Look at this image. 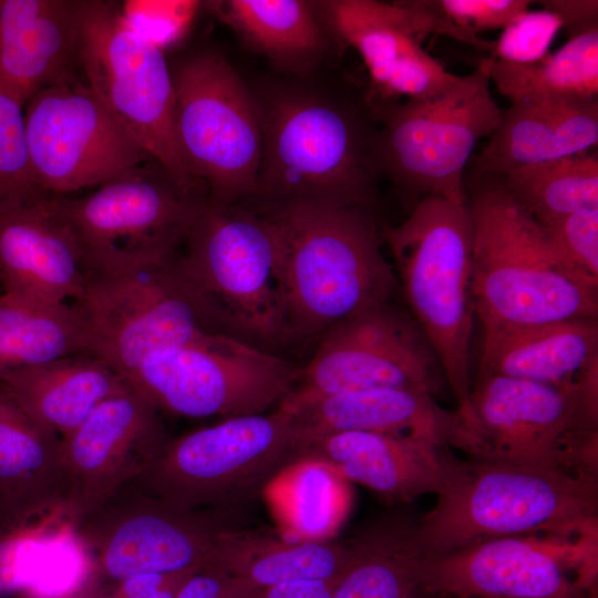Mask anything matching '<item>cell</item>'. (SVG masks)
Here are the masks:
<instances>
[{"mask_svg":"<svg viewBox=\"0 0 598 598\" xmlns=\"http://www.w3.org/2000/svg\"><path fill=\"white\" fill-rule=\"evenodd\" d=\"M277 231V278L287 340L316 341L332 326L390 302L398 280L371 207L267 203Z\"/></svg>","mask_w":598,"mask_h":598,"instance_id":"obj_1","label":"cell"},{"mask_svg":"<svg viewBox=\"0 0 598 598\" xmlns=\"http://www.w3.org/2000/svg\"><path fill=\"white\" fill-rule=\"evenodd\" d=\"M436 502L416 530L426 553L498 537L598 535L596 476L445 450Z\"/></svg>","mask_w":598,"mask_h":598,"instance_id":"obj_2","label":"cell"},{"mask_svg":"<svg viewBox=\"0 0 598 598\" xmlns=\"http://www.w3.org/2000/svg\"><path fill=\"white\" fill-rule=\"evenodd\" d=\"M473 220L472 293L483 330L598 319V288L555 255L537 220L495 176L465 184Z\"/></svg>","mask_w":598,"mask_h":598,"instance_id":"obj_3","label":"cell"},{"mask_svg":"<svg viewBox=\"0 0 598 598\" xmlns=\"http://www.w3.org/2000/svg\"><path fill=\"white\" fill-rule=\"evenodd\" d=\"M382 235L409 315L435 351L456 410L474 432L470 406L473 220L467 202L423 197L405 220L384 227Z\"/></svg>","mask_w":598,"mask_h":598,"instance_id":"obj_4","label":"cell"},{"mask_svg":"<svg viewBox=\"0 0 598 598\" xmlns=\"http://www.w3.org/2000/svg\"><path fill=\"white\" fill-rule=\"evenodd\" d=\"M277 249L259 208L208 200L175 255L214 331L274 353L288 344Z\"/></svg>","mask_w":598,"mask_h":598,"instance_id":"obj_5","label":"cell"},{"mask_svg":"<svg viewBox=\"0 0 598 598\" xmlns=\"http://www.w3.org/2000/svg\"><path fill=\"white\" fill-rule=\"evenodd\" d=\"M307 448L296 415L279 404L171 439L128 484L182 508L237 512Z\"/></svg>","mask_w":598,"mask_h":598,"instance_id":"obj_6","label":"cell"},{"mask_svg":"<svg viewBox=\"0 0 598 598\" xmlns=\"http://www.w3.org/2000/svg\"><path fill=\"white\" fill-rule=\"evenodd\" d=\"M261 115V114H260ZM262 125V157L254 198L371 207L379 131L350 113L305 96L274 101Z\"/></svg>","mask_w":598,"mask_h":598,"instance_id":"obj_7","label":"cell"},{"mask_svg":"<svg viewBox=\"0 0 598 598\" xmlns=\"http://www.w3.org/2000/svg\"><path fill=\"white\" fill-rule=\"evenodd\" d=\"M79 13L78 63L85 84L181 187L207 196L177 138L164 52L126 23L117 1L79 0Z\"/></svg>","mask_w":598,"mask_h":598,"instance_id":"obj_8","label":"cell"},{"mask_svg":"<svg viewBox=\"0 0 598 598\" xmlns=\"http://www.w3.org/2000/svg\"><path fill=\"white\" fill-rule=\"evenodd\" d=\"M492 58L444 91L374 109L382 121L378 159L382 173L421 198L467 202L465 176L477 142L489 137L502 109L491 93Z\"/></svg>","mask_w":598,"mask_h":598,"instance_id":"obj_9","label":"cell"},{"mask_svg":"<svg viewBox=\"0 0 598 598\" xmlns=\"http://www.w3.org/2000/svg\"><path fill=\"white\" fill-rule=\"evenodd\" d=\"M208 202L188 192L153 158L82 197L48 195L89 276L175 255Z\"/></svg>","mask_w":598,"mask_h":598,"instance_id":"obj_10","label":"cell"},{"mask_svg":"<svg viewBox=\"0 0 598 598\" xmlns=\"http://www.w3.org/2000/svg\"><path fill=\"white\" fill-rule=\"evenodd\" d=\"M470 406L484 457L597 477L598 368L566 386L477 375Z\"/></svg>","mask_w":598,"mask_h":598,"instance_id":"obj_11","label":"cell"},{"mask_svg":"<svg viewBox=\"0 0 598 598\" xmlns=\"http://www.w3.org/2000/svg\"><path fill=\"white\" fill-rule=\"evenodd\" d=\"M175 255L91 274L74 303L84 327V353L126 380L153 352L219 334L182 278Z\"/></svg>","mask_w":598,"mask_h":598,"instance_id":"obj_12","label":"cell"},{"mask_svg":"<svg viewBox=\"0 0 598 598\" xmlns=\"http://www.w3.org/2000/svg\"><path fill=\"white\" fill-rule=\"evenodd\" d=\"M173 75L175 126L186 162L208 200L254 198L262 157L261 115L227 60L207 52L184 60Z\"/></svg>","mask_w":598,"mask_h":598,"instance_id":"obj_13","label":"cell"},{"mask_svg":"<svg viewBox=\"0 0 598 598\" xmlns=\"http://www.w3.org/2000/svg\"><path fill=\"white\" fill-rule=\"evenodd\" d=\"M300 367L221 334L147 355L127 379L159 411L184 417L238 416L277 408Z\"/></svg>","mask_w":598,"mask_h":598,"instance_id":"obj_14","label":"cell"},{"mask_svg":"<svg viewBox=\"0 0 598 598\" xmlns=\"http://www.w3.org/2000/svg\"><path fill=\"white\" fill-rule=\"evenodd\" d=\"M235 513L192 511L126 484L73 524L103 588L140 575H173L210 563Z\"/></svg>","mask_w":598,"mask_h":598,"instance_id":"obj_15","label":"cell"},{"mask_svg":"<svg viewBox=\"0 0 598 598\" xmlns=\"http://www.w3.org/2000/svg\"><path fill=\"white\" fill-rule=\"evenodd\" d=\"M445 385L430 342L409 312L390 301L328 329L282 402L377 389H410L436 396Z\"/></svg>","mask_w":598,"mask_h":598,"instance_id":"obj_16","label":"cell"},{"mask_svg":"<svg viewBox=\"0 0 598 598\" xmlns=\"http://www.w3.org/2000/svg\"><path fill=\"white\" fill-rule=\"evenodd\" d=\"M598 535L507 536L424 554L419 579L431 595L553 598L597 585Z\"/></svg>","mask_w":598,"mask_h":598,"instance_id":"obj_17","label":"cell"},{"mask_svg":"<svg viewBox=\"0 0 598 598\" xmlns=\"http://www.w3.org/2000/svg\"><path fill=\"white\" fill-rule=\"evenodd\" d=\"M24 130L35 182L49 195L101 186L152 158L76 74L27 102Z\"/></svg>","mask_w":598,"mask_h":598,"instance_id":"obj_18","label":"cell"},{"mask_svg":"<svg viewBox=\"0 0 598 598\" xmlns=\"http://www.w3.org/2000/svg\"><path fill=\"white\" fill-rule=\"evenodd\" d=\"M329 29L353 48L367 66L373 107L435 95L458 75L448 72L422 45L430 34L489 51L492 41L468 33L409 1L330 0L320 4Z\"/></svg>","mask_w":598,"mask_h":598,"instance_id":"obj_19","label":"cell"},{"mask_svg":"<svg viewBox=\"0 0 598 598\" xmlns=\"http://www.w3.org/2000/svg\"><path fill=\"white\" fill-rule=\"evenodd\" d=\"M159 412L132 388L103 401L61 439L70 481L66 520L74 524L128 484L171 440Z\"/></svg>","mask_w":598,"mask_h":598,"instance_id":"obj_20","label":"cell"},{"mask_svg":"<svg viewBox=\"0 0 598 598\" xmlns=\"http://www.w3.org/2000/svg\"><path fill=\"white\" fill-rule=\"evenodd\" d=\"M280 405L293 412L308 443L336 432H381L414 436L468 456H485L481 440L460 412L442 406L423 391L377 389Z\"/></svg>","mask_w":598,"mask_h":598,"instance_id":"obj_21","label":"cell"},{"mask_svg":"<svg viewBox=\"0 0 598 598\" xmlns=\"http://www.w3.org/2000/svg\"><path fill=\"white\" fill-rule=\"evenodd\" d=\"M48 195L0 208V286L2 293L38 302H78L89 272L71 231L49 208Z\"/></svg>","mask_w":598,"mask_h":598,"instance_id":"obj_22","label":"cell"},{"mask_svg":"<svg viewBox=\"0 0 598 598\" xmlns=\"http://www.w3.org/2000/svg\"><path fill=\"white\" fill-rule=\"evenodd\" d=\"M69 491L60 435L0 386V529L65 519Z\"/></svg>","mask_w":598,"mask_h":598,"instance_id":"obj_23","label":"cell"},{"mask_svg":"<svg viewBox=\"0 0 598 598\" xmlns=\"http://www.w3.org/2000/svg\"><path fill=\"white\" fill-rule=\"evenodd\" d=\"M79 0H0V90L23 106L75 75Z\"/></svg>","mask_w":598,"mask_h":598,"instance_id":"obj_24","label":"cell"},{"mask_svg":"<svg viewBox=\"0 0 598 598\" xmlns=\"http://www.w3.org/2000/svg\"><path fill=\"white\" fill-rule=\"evenodd\" d=\"M446 447L393 433L347 431L317 436L306 457L331 467L392 502L437 494L444 477Z\"/></svg>","mask_w":598,"mask_h":598,"instance_id":"obj_25","label":"cell"},{"mask_svg":"<svg viewBox=\"0 0 598 598\" xmlns=\"http://www.w3.org/2000/svg\"><path fill=\"white\" fill-rule=\"evenodd\" d=\"M598 143V99L520 101L502 111L472 176H503L519 167L589 152Z\"/></svg>","mask_w":598,"mask_h":598,"instance_id":"obj_26","label":"cell"},{"mask_svg":"<svg viewBox=\"0 0 598 598\" xmlns=\"http://www.w3.org/2000/svg\"><path fill=\"white\" fill-rule=\"evenodd\" d=\"M598 368V319L579 318L483 330L478 375L566 386Z\"/></svg>","mask_w":598,"mask_h":598,"instance_id":"obj_27","label":"cell"},{"mask_svg":"<svg viewBox=\"0 0 598 598\" xmlns=\"http://www.w3.org/2000/svg\"><path fill=\"white\" fill-rule=\"evenodd\" d=\"M0 386L61 439L103 401L132 389L125 378L87 353L9 371L0 377Z\"/></svg>","mask_w":598,"mask_h":598,"instance_id":"obj_28","label":"cell"},{"mask_svg":"<svg viewBox=\"0 0 598 598\" xmlns=\"http://www.w3.org/2000/svg\"><path fill=\"white\" fill-rule=\"evenodd\" d=\"M351 551L350 539H296L235 525L217 535L209 565L266 588L296 581L338 580Z\"/></svg>","mask_w":598,"mask_h":598,"instance_id":"obj_29","label":"cell"},{"mask_svg":"<svg viewBox=\"0 0 598 598\" xmlns=\"http://www.w3.org/2000/svg\"><path fill=\"white\" fill-rule=\"evenodd\" d=\"M351 558L331 598H426L419 567L425 554L416 524L388 518L350 539Z\"/></svg>","mask_w":598,"mask_h":598,"instance_id":"obj_30","label":"cell"},{"mask_svg":"<svg viewBox=\"0 0 598 598\" xmlns=\"http://www.w3.org/2000/svg\"><path fill=\"white\" fill-rule=\"evenodd\" d=\"M85 336L75 305L0 296V377L9 371L84 353Z\"/></svg>","mask_w":598,"mask_h":598,"instance_id":"obj_31","label":"cell"},{"mask_svg":"<svg viewBox=\"0 0 598 598\" xmlns=\"http://www.w3.org/2000/svg\"><path fill=\"white\" fill-rule=\"evenodd\" d=\"M264 495L286 536L306 540L332 538L351 502L348 482L324 463L311 458L285 470Z\"/></svg>","mask_w":598,"mask_h":598,"instance_id":"obj_32","label":"cell"},{"mask_svg":"<svg viewBox=\"0 0 598 598\" xmlns=\"http://www.w3.org/2000/svg\"><path fill=\"white\" fill-rule=\"evenodd\" d=\"M489 80L511 103L598 99V31L567 39L533 63L492 59Z\"/></svg>","mask_w":598,"mask_h":598,"instance_id":"obj_33","label":"cell"},{"mask_svg":"<svg viewBox=\"0 0 598 598\" xmlns=\"http://www.w3.org/2000/svg\"><path fill=\"white\" fill-rule=\"evenodd\" d=\"M205 7L264 53L296 61L323 45L322 30L312 6L301 0L207 1Z\"/></svg>","mask_w":598,"mask_h":598,"instance_id":"obj_34","label":"cell"},{"mask_svg":"<svg viewBox=\"0 0 598 598\" xmlns=\"http://www.w3.org/2000/svg\"><path fill=\"white\" fill-rule=\"evenodd\" d=\"M538 223L598 206V156L581 153L495 176Z\"/></svg>","mask_w":598,"mask_h":598,"instance_id":"obj_35","label":"cell"},{"mask_svg":"<svg viewBox=\"0 0 598 598\" xmlns=\"http://www.w3.org/2000/svg\"><path fill=\"white\" fill-rule=\"evenodd\" d=\"M43 195L30 163L24 106L0 90V208Z\"/></svg>","mask_w":598,"mask_h":598,"instance_id":"obj_36","label":"cell"},{"mask_svg":"<svg viewBox=\"0 0 598 598\" xmlns=\"http://www.w3.org/2000/svg\"><path fill=\"white\" fill-rule=\"evenodd\" d=\"M62 520L52 517L0 530V598H14L40 576L52 532Z\"/></svg>","mask_w":598,"mask_h":598,"instance_id":"obj_37","label":"cell"},{"mask_svg":"<svg viewBox=\"0 0 598 598\" xmlns=\"http://www.w3.org/2000/svg\"><path fill=\"white\" fill-rule=\"evenodd\" d=\"M538 224L559 260L598 288V206Z\"/></svg>","mask_w":598,"mask_h":598,"instance_id":"obj_38","label":"cell"},{"mask_svg":"<svg viewBox=\"0 0 598 598\" xmlns=\"http://www.w3.org/2000/svg\"><path fill=\"white\" fill-rule=\"evenodd\" d=\"M202 6L193 0H126L120 2L126 23L163 52L183 39Z\"/></svg>","mask_w":598,"mask_h":598,"instance_id":"obj_39","label":"cell"},{"mask_svg":"<svg viewBox=\"0 0 598 598\" xmlns=\"http://www.w3.org/2000/svg\"><path fill=\"white\" fill-rule=\"evenodd\" d=\"M561 22L553 12L527 10L507 24L496 41H492L489 58L516 64H528L549 54Z\"/></svg>","mask_w":598,"mask_h":598,"instance_id":"obj_40","label":"cell"},{"mask_svg":"<svg viewBox=\"0 0 598 598\" xmlns=\"http://www.w3.org/2000/svg\"><path fill=\"white\" fill-rule=\"evenodd\" d=\"M414 8L476 34L504 29L527 11L529 0H409Z\"/></svg>","mask_w":598,"mask_h":598,"instance_id":"obj_41","label":"cell"},{"mask_svg":"<svg viewBox=\"0 0 598 598\" xmlns=\"http://www.w3.org/2000/svg\"><path fill=\"white\" fill-rule=\"evenodd\" d=\"M258 590L248 581L207 565L186 578L175 598H255Z\"/></svg>","mask_w":598,"mask_h":598,"instance_id":"obj_42","label":"cell"},{"mask_svg":"<svg viewBox=\"0 0 598 598\" xmlns=\"http://www.w3.org/2000/svg\"><path fill=\"white\" fill-rule=\"evenodd\" d=\"M195 571L130 577L102 588L93 598H175L182 584Z\"/></svg>","mask_w":598,"mask_h":598,"instance_id":"obj_43","label":"cell"},{"mask_svg":"<svg viewBox=\"0 0 598 598\" xmlns=\"http://www.w3.org/2000/svg\"><path fill=\"white\" fill-rule=\"evenodd\" d=\"M539 3L558 17L567 39L598 31L597 0H547Z\"/></svg>","mask_w":598,"mask_h":598,"instance_id":"obj_44","label":"cell"},{"mask_svg":"<svg viewBox=\"0 0 598 598\" xmlns=\"http://www.w3.org/2000/svg\"><path fill=\"white\" fill-rule=\"evenodd\" d=\"M337 580L296 581L259 588L255 598H331Z\"/></svg>","mask_w":598,"mask_h":598,"instance_id":"obj_45","label":"cell"},{"mask_svg":"<svg viewBox=\"0 0 598 598\" xmlns=\"http://www.w3.org/2000/svg\"><path fill=\"white\" fill-rule=\"evenodd\" d=\"M586 598H598L597 585H595L588 590V595Z\"/></svg>","mask_w":598,"mask_h":598,"instance_id":"obj_46","label":"cell"},{"mask_svg":"<svg viewBox=\"0 0 598 598\" xmlns=\"http://www.w3.org/2000/svg\"><path fill=\"white\" fill-rule=\"evenodd\" d=\"M1 530V529H0Z\"/></svg>","mask_w":598,"mask_h":598,"instance_id":"obj_47","label":"cell"}]
</instances>
